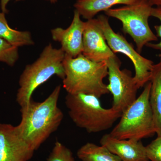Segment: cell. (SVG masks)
<instances>
[{
    "mask_svg": "<svg viewBox=\"0 0 161 161\" xmlns=\"http://www.w3.org/2000/svg\"><path fill=\"white\" fill-rule=\"evenodd\" d=\"M60 92L61 86H58L42 102L31 99L21 108V120L17 130L35 151L58 130L63 120V112L58 106Z\"/></svg>",
    "mask_w": 161,
    "mask_h": 161,
    "instance_id": "obj_1",
    "label": "cell"
},
{
    "mask_svg": "<svg viewBox=\"0 0 161 161\" xmlns=\"http://www.w3.org/2000/svg\"><path fill=\"white\" fill-rule=\"evenodd\" d=\"M63 86L68 93L85 94L100 98L109 93L103 80L108 76L106 61L95 62L82 54L75 58L65 55Z\"/></svg>",
    "mask_w": 161,
    "mask_h": 161,
    "instance_id": "obj_2",
    "label": "cell"
},
{
    "mask_svg": "<svg viewBox=\"0 0 161 161\" xmlns=\"http://www.w3.org/2000/svg\"><path fill=\"white\" fill-rule=\"evenodd\" d=\"M65 55L61 48H54L49 43L34 62L25 67L20 77L16 95V101L21 108L29 103L35 90L52 76L56 75L63 80Z\"/></svg>",
    "mask_w": 161,
    "mask_h": 161,
    "instance_id": "obj_3",
    "label": "cell"
},
{
    "mask_svg": "<svg viewBox=\"0 0 161 161\" xmlns=\"http://www.w3.org/2000/svg\"><path fill=\"white\" fill-rule=\"evenodd\" d=\"M65 103L73 122L89 133L108 130L122 114L112 107L103 108L99 98L95 95L68 93Z\"/></svg>",
    "mask_w": 161,
    "mask_h": 161,
    "instance_id": "obj_4",
    "label": "cell"
},
{
    "mask_svg": "<svg viewBox=\"0 0 161 161\" xmlns=\"http://www.w3.org/2000/svg\"><path fill=\"white\" fill-rule=\"evenodd\" d=\"M150 81L142 94L122 113L119 122L109 133L119 139L141 141L156 133L150 95Z\"/></svg>",
    "mask_w": 161,
    "mask_h": 161,
    "instance_id": "obj_5",
    "label": "cell"
},
{
    "mask_svg": "<svg viewBox=\"0 0 161 161\" xmlns=\"http://www.w3.org/2000/svg\"><path fill=\"white\" fill-rule=\"evenodd\" d=\"M153 6L148 0H139L130 5L109 9L104 12L108 17L117 19L122 24V31L133 39L136 51L140 53L147 43L157 41L158 38L151 30L149 19Z\"/></svg>",
    "mask_w": 161,
    "mask_h": 161,
    "instance_id": "obj_6",
    "label": "cell"
},
{
    "mask_svg": "<svg viewBox=\"0 0 161 161\" xmlns=\"http://www.w3.org/2000/svg\"><path fill=\"white\" fill-rule=\"evenodd\" d=\"M98 19L108 45L114 53H121L132 61L135 69L134 78L138 88L145 86L150 81L154 64L136 50L122 35L115 32L109 23L108 16L100 15Z\"/></svg>",
    "mask_w": 161,
    "mask_h": 161,
    "instance_id": "obj_7",
    "label": "cell"
},
{
    "mask_svg": "<svg viewBox=\"0 0 161 161\" xmlns=\"http://www.w3.org/2000/svg\"><path fill=\"white\" fill-rule=\"evenodd\" d=\"M109 84L113 96L112 108L122 113L136 99L138 87L130 71L120 69L121 62L115 54L106 61Z\"/></svg>",
    "mask_w": 161,
    "mask_h": 161,
    "instance_id": "obj_8",
    "label": "cell"
},
{
    "mask_svg": "<svg viewBox=\"0 0 161 161\" xmlns=\"http://www.w3.org/2000/svg\"><path fill=\"white\" fill-rule=\"evenodd\" d=\"M34 152L21 137L16 126L0 123V161H28Z\"/></svg>",
    "mask_w": 161,
    "mask_h": 161,
    "instance_id": "obj_9",
    "label": "cell"
},
{
    "mask_svg": "<svg viewBox=\"0 0 161 161\" xmlns=\"http://www.w3.org/2000/svg\"><path fill=\"white\" fill-rule=\"evenodd\" d=\"M83 43L82 54L92 61H106L115 54L107 43L98 19L86 22Z\"/></svg>",
    "mask_w": 161,
    "mask_h": 161,
    "instance_id": "obj_10",
    "label": "cell"
},
{
    "mask_svg": "<svg viewBox=\"0 0 161 161\" xmlns=\"http://www.w3.org/2000/svg\"><path fill=\"white\" fill-rule=\"evenodd\" d=\"M85 26L86 22L81 20L80 15L75 9L70 26L66 29L57 27L52 29V38L60 43V48L65 55L76 58L83 52V33Z\"/></svg>",
    "mask_w": 161,
    "mask_h": 161,
    "instance_id": "obj_11",
    "label": "cell"
},
{
    "mask_svg": "<svg viewBox=\"0 0 161 161\" xmlns=\"http://www.w3.org/2000/svg\"><path fill=\"white\" fill-rule=\"evenodd\" d=\"M100 143L122 161H150L146 153V147L141 141L119 139L109 133L102 137Z\"/></svg>",
    "mask_w": 161,
    "mask_h": 161,
    "instance_id": "obj_12",
    "label": "cell"
},
{
    "mask_svg": "<svg viewBox=\"0 0 161 161\" xmlns=\"http://www.w3.org/2000/svg\"><path fill=\"white\" fill-rule=\"evenodd\" d=\"M139 0H77L74 4L75 10L87 20L93 19L101 12H105L117 5H130Z\"/></svg>",
    "mask_w": 161,
    "mask_h": 161,
    "instance_id": "obj_13",
    "label": "cell"
},
{
    "mask_svg": "<svg viewBox=\"0 0 161 161\" xmlns=\"http://www.w3.org/2000/svg\"><path fill=\"white\" fill-rule=\"evenodd\" d=\"M150 81V102L154 118L156 133L157 136H161V56L158 62L154 64Z\"/></svg>",
    "mask_w": 161,
    "mask_h": 161,
    "instance_id": "obj_14",
    "label": "cell"
},
{
    "mask_svg": "<svg viewBox=\"0 0 161 161\" xmlns=\"http://www.w3.org/2000/svg\"><path fill=\"white\" fill-rule=\"evenodd\" d=\"M0 37L18 47L35 43L29 31H19L11 28L3 12H0Z\"/></svg>",
    "mask_w": 161,
    "mask_h": 161,
    "instance_id": "obj_15",
    "label": "cell"
},
{
    "mask_svg": "<svg viewBox=\"0 0 161 161\" xmlns=\"http://www.w3.org/2000/svg\"><path fill=\"white\" fill-rule=\"evenodd\" d=\"M77 155L81 161H122L105 147L91 142L80 147Z\"/></svg>",
    "mask_w": 161,
    "mask_h": 161,
    "instance_id": "obj_16",
    "label": "cell"
},
{
    "mask_svg": "<svg viewBox=\"0 0 161 161\" xmlns=\"http://www.w3.org/2000/svg\"><path fill=\"white\" fill-rule=\"evenodd\" d=\"M19 58V47L0 37V62L13 66Z\"/></svg>",
    "mask_w": 161,
    "mask_h": 161,
    "instance_id": "obj_17",
    "label": "cell"
},
{
    "mask_svg": "<svg viewBox=\"0 0 161 161\" xmlns=\"http://www.w3.org/2000/svg\"><path fill=\"white\" fill-rule=\"evenodd\" d=\"M47 161H75L73 153L65 146L56 141Z\"/></svg>",
    "mask_w": 161,
    "mask_h": 161,
    "instance_id": "obj_18",
    "label": "cell"
},
{
    "mask_svg": "<svg viewBox=\"0 0 161 161\" xmlns=\"http://www.w3.org/2000/svg\"><path fill=\"white\" fill-rule=\"evenodd\" d=\"M146 153L149 161H161V136L146 147Z\"/></svg>",
    "mask_w": 161,
    "mask_h": 161,
    "instance_id": "obj_19",
    "label": "cell"
},
{
    "mask_svg": "<svg viewBox=\"0 0 161 161\" xmlns=\"http://www.w3.org/2000/svg\"><path fill=\"white\" fill-rule=\"evenodd\" d=\"M151 17L157 18L160 22L159 25H155L154 26L157 33V36L160 38V41L158 43H147L146 46L155 50L159 51L161 53V6H156L153 7Z\"/></svg>",
    "mask_w": 161,
    "mask_h": 161,
    "instance_id": "obj_20",
    "label": "cell"
},
{
    "mask_svg": "<svg viewBox=\"0 0 161 161\" xmlns=\"http://www.w3.org/2000/svg\"><path fill=\"white\" fill-rule=\"evenodd\" d=\"M11 0H0V5L2 9V12L4 13L5 14L8 13V9H7V6L9 1ZM16 1H22V0H15ZM48 1V0H45Z\"/></svg>",
    "mask_w": 161,
    "mask_h": 161,
    "instance_id": "obj_21",
    "label": "cell"
},
{
    "mask_svg": "<svg viewBox=\"0 0 161 161\" xmlns=\"http://www.w3.org/2000/svg\"><path fill=\"white\" fill-rule=\"evenodd\" d=\"M153 6H161V0H148Z\"/></svg>",
    "mask_w": 161,
    "mask_h": 161,
    "instance_id": "obj_22",
    "label": "cell"
},
{
    "mask_svg": "<svg viewBox=\"0 0 161 161\" xmlns=\"http://www.w3.org/2000/svg\"><path fill=\"white\" fill-rule=\"evenodd\" d=\"M48 1H49L51 3H53V4H54L58 2V0H48Z\"/></svg>",
    "mask_w": 161,
    "mask_h": 161,
    "instance_id": "obj_23",
    "label": "cell"
}]
</instances>
